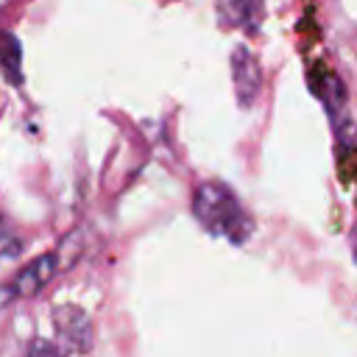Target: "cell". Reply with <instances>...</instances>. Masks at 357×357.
Instances as JSON below:
<instances>
[{"instance_id": "cell-2", "label": "cell", "mask_w": 357, "mask_h": 357, "mask_svg": "<svg viewBox=\"0 0 357 357\" xmlns=\"http://www.w3.org/2000/svg\"><path fill=\"white\" fill-rule=\"evenodd\" d=\"M53 326L59 335L61 351H89L92 349V324L86 312L75 304H61L53 310Z\"/></svg>"}, {"instance_id": "cell-9", "label": "cell", "mask_w": 357, "mask_h": 357, "mask_svg": "<svg viewBox=\"0 0 357 357\" xmlns=\"http://www.w3.org/2000/svg\"><path fill=\"white\" fill-rule=\"evenodd\" d=\"M28 351H50V354H56V351H61V346H56V343H45V340H36V343H31V346H28Z\"/></svg>"}, {"instance_id": "cell-6", "label": "cell", "mask_w": 357, "mask_h": 357, "mask_svg": "<svg viewBox=\"0 0 357 357\" xmlns=\"http://www.w3.org/2000/svg\"><path fill=\"white\" fill-rule=\"evenodd\" d=\"M312 89H315V95L321 98V103L326 106V112H329V117H332V128L340 126V123H346V120H351L349 112H346V86H343V81H340L335 73H321V75H315Z\"/></svg>"}, {"instance_id": "cell-8", "label": "cell", "mask_w": 357, "mask_h": 357, "mask_svg": "<svg viewBox=\"0 0 357 357\" xmlns=\"http://www.w3.org/2000/svg\"><path fill=\"white\" fill-rule=\"evenodd\" d=\"M22 251V240L11 231V226L0 218V259H8V257H17Z\"/></svg>"}, {"instance_id": "cell-7", "label": "cell", "mask_w": 357, "mask_h": 357, "mask_svg": "<svg viewBox=\"0 0 357 357\" xmlns=\"http://www.w3.org/2000/svg\"><path fill=\"white\" fill-rule=\"evenodd\" d=\"M0 73L8 84H22V47L8 31H0Z\"/></svg>"}, {"instance_id": "cell-5", "label": "cell", "mask_w": 357, "mask_h": 357, "mask_svg": "<svg viewBox=\"0 0 357 357\" xmlns=\"http://www.w3.org/2000/svg\"><path fill=\"white\" fill-rule=\"evenodd\" d=\"M220 25L257 33L265 20V0H218Z\"/></svg>"}, {"instance_id": "cell-4", "label": "cell", "mask_w": 357, "mask_h": 357, "mask_svg": "<svg viewBox=\"0 0 357 357\" xmlns=\"http://www.w3.org/2000/svg\"><path fill=\"white\" fill-rule=\"evenodd\" d=\"M56 265H59V257H56V254H42V257H36L33 262H28V265L17 273V279H14L8 287H3L6 296H8V298L33 296L39 287H45V284L53 279Z\"/></svg>"}, {"instance_id": "cell-1", "label": "cell", "mask_w": 357, "mask_h": 357, "mask_svg": "<svg viewBox=\"0 0 357 357\" xmlns=\"http://www.w3.org/2000/svg\"><path fill=\"white\" fill-rule=\"evenodd\" d=\"M192 215L212 237H226L234 245H243L254 231L251 215L243 209L234 190L220 181H201L195 187Z\"/></svg>"}, {"instance_id": "cell-3", "label": "cell", "mask_w": 357, "mask_h": 357, "mask_svg": "<svg viewBox=\"0 0 357 357\" xmlns=\"http://www.w3.org/2000/svg\"><path fill=\"white\" fill-rule=\"evenodd\" d=\"M231 84H234L237 103L243 109H248L262 89V67L245 45H237L231 50Z\"/></svg>"}]
</instances>
